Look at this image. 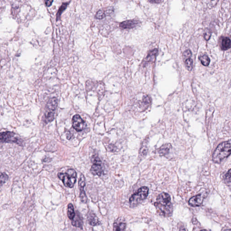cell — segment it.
Listing matches in <instances>:
<instances>
[{"instance_id":"obj_1","label":"cell","mask_w":231,"mask_h":231,"mask_svg":"<svg viewBox=\"0 0 231 231\" xmlns=\"http://www.w3.org/2000/svg\"><path fill=\"white\" fill-rule=\"evenodd\" d=\"M154 206L160 215L165 217L171 216L173 214V206L170 196L168 193H161L157 197Z\"/></svg>"},{"instance_id":"obj_2","label":"cell","mask_w":231,"mask_h":231,"mask_svg":"<svg viewBox=\"0 0 231 231\" xmlns=\"http://www.w3.org/2000/svg\"><path fill=\"white\" fill-rule=\"evenodd\" d=\"M231 154V140L219 144L213 154L212 159L215 163H219Z\"/></svg>"},{"instance_id":"obj_3","label":"cell","mask_w":231,"mask_h":231,"mask_svg":"<svg viewBox=\"0 0 231 231\" xmlns=\"http://www.w3.org/2000/svg\"><path fill=\"white\" fill-rule=\"evenodd\" d=\"M57 176L65 187L72 188L76 182L77 174L73 169H69L66 173H59Z\"/></svg>"},{"instance_id":"obj_4","label":"cell","mask_w":231,"mask_h":231,"mask_svg":"<svg viewBox=\"0 0 231 231\" xmlns=\"http://www.w3.org/2000/svg\"><path fill=\"white\" fill-rule=\"evenodd\" d=\"M149 188L146 187H143L140 188L137 192L132 195L129 200L131 206H136L137 205L145 200L149 194Z\"/></svg>"},{"instance_id":"obj_5","label":"cell","mask_w":231,"mask_h":231,"mask_svg":"<svg viewBox=\"0 0 231 231\" xmlns=\"http://www.w3.org/2000/svg\"><path fill=\"white\" fill-rule=\"evenodd\" d=\"M2 142L4 143H14L18 144H22V141L16 134L11 131L2 132L0 135Z\"/></svg>"},{"instance_id":"obj_6","label":"cell","mask_w":231,"mask_h":231,"mask_svg":"<svg viewBox=\"0 0 231 231\" xmlns=\"http://www.w3.org/2000/svg\"><path fill=\"white\" fill-rule=\"evenodd\" d=\"M91 161L93 164L90 169L92 174L93 175L101 176L103 173V170L100 159L98 156L93 155Z\"/></svg>"},{"instance_id":"obj_7","label":"cell","mask_w":231,"mask_h":231,"mask_svg":"<svg viewBox=\"0 0 231 231\" xmlns=\"http://www.w3.org/2000/svg\"><path fill=\"white\" fill-rule=\"evenodd\" d=\"M72 121L73 127L78 132L82 131L86 127L85 121L83 120L80 116L78 114L74 116Z\"/></svg>"},{"instance_id":"obj_8","label":"cell","mask_w":231,"mask_h":231,"mask_svg":"<svg viewBox=\"0 0 231 231\" xmlns=\"http://www.w3.org/2000/svg\"><path fill=\"white\" fill-rule=\"evenodd\" d=\"M192 53L190 50L185 51L183 53V59L186 68L189 71H191L193 68V60L192 58Z\"/></svg>"},{"instance_id":"obj_9","label":"cell","mask_w":231,"mask_h":231,"mask_svg":"<svg viewBox=\"0 0 231 231\" xmlns=\"http://www.w3.org/2000/svg\"><path fill=\"white\" fill-rule=\"evenodd\" d=\"M85 178L84 176L81 174L79 181V186L80 189V194H79V197L81 202L84 203H86L87 201V197L86 194L84 191V188L85 187Z\"/></svg>"},{"instance_id":"obj_10","label":"cell","mask_w":231,"mask_h":231,"mask_svg":"<svg viewBox=\"0 0 231 231\" xmlns=\"http://www.w3.org/2000/svg\"><path fill=\"white\" fill-rule=\"evenodd\" d=\"M139 23L140 21L136 20H127L120 23V27L122 29H133L138 26Z\"/></svg>"},{"instance_id":"obj_11","label":"cell","mask_w":231,"mask_h":231,"mask_svg":"<svg viewBox=\"0 0 231 231\" xmlns=\"http://www.w3.org/2000/svg\"><path fill=\"white\" fill-rule=\"evenodd\" d=\"M204 201V197L202 194L197 195L191 198L189 201V204L193 207L200 206Z\"/></svg>"},{"instance_id":"obj_12","label":"cell","mask_w":231,"mask_h":231,"mask_svg":"<svg viewBox=\"0 0 231 231\" xmlns=\"http://www.w3.org/2000/svg\"><path fill=\"white\" fill-rule=\"evenodd\" d=\"M57 98L53 97L50 99L46 105L47 111L54 112V111H55L57 107Z\"/></svg>"},{"instance_id":"obj_13","label":"cell","mask_w":231,"mask_h":231,"mask_svg":"<svg viewBox=\"0 0 231 231\" xmlns=\"http://www.w3.org/2000/svg\"><path fill=\"white\" fill-rule=\"evenodd\" d=\"M220 47L223 50H227L231 48V40L228 37H222L221 39Z\"/></svg>"},{"instance_id":"obj_14","label":"cell","mask_w":231,"mask_h":231,"mask_svg":"<svg viewBox=\"0 0 231 231\" xmlns=\"http://www.w3.org/2000/svg\"><path fill=\"white\" fill-rule=\"evenodd\" d=\"M114 12V9L113 7L110 8L109 10L106 11L105 13L103 10H100L98 11L95 15V18L97 20H102L106 17V15H110Z\"/></svg>"},{"instance_id":"obj_15","label":"cell","mask_w":231,"mask_h":231,"mask_svg":"<svg viewBox=\"0 0 231 231\" xmlns=\"http://www.w3.org/2000/svg\"><path fill=\"white\" fill-rule=\"evenodd\" d=\"M88 221L89 224L95 226L100 224V222L98 220V218L96 216V215L93 213H90L88 217Z\"/></svg>"},{"instance_id":"obj_16","label":"cell","mask_w":231,"mask_h":231,"mask_svg":"<svg viewBox=\"0 0 231 231\" xmlns=\"http://www.w3.org/2000/svg\"><path fill=\"white\" fill-rule=\"evenodd\" d=\"M71 224H72V225L73 226L82 229L83 221L81 217L79 215V214L78 213L77 215H75L74 218L72 220Z\"/></svg>"},{"instance_id":"obj_17","label":"cell","mask_w":231,"mask_h":231,"mask_svg":"<svg viewBox=\"0 0 231 231\" xmlns=\"http://www.w3.org/2000/svg\"><path fill=\"white\" fill-rule=\"evenodd\" d=\"M151 100L150 97L148 95H144L143 96L142 101L140 102V106L142 109H146L150 105Z\"/></svg>"},{"instance_id":"obj_18","label":"cell","mask_w":231,"mask_h":231,"mask_svg":"<svg viewBox=\"0 0 231 231\" xmlns=\"http://www.w3.org/2000/svg\"><path fill=\"white\" fill-rule=\"evenodd\" d=\"M172 147V145L170 144H166L162 145L159 150L158 152L160 155L163 156V155H166L168 154L169 152V150Z\"/></svg>"},{"instance_id":"obj_19","label":"cell","mask_w":231,"mask_h":231,"mask_svg":"<svg viewBox=\"0 0 231 231\" xmlns=\"http://www.w3.org/2000/svg\"><path fill=\"white\" fill-rule=\"evenodd\" d=\"M158 50L157 49H154L153 50L150 51L147 55V57L145 59V62H151L154 61L156 56L158 53Z\"/></svg>"},{"instance_id":"obj_20","label":"cell","mask_w":231,"mask_h":231,"mask_svg":"<svg viewBox=\"0 0 231 231\" xmlns=\"http://www.w3.org/2000/svg\"><path fill=\"white\" fill-rule=\"evenodd\" d=\"M126 228V224L122 222L116 221L113 224V229L116 231H123Z\"/></svg>"},{"instance_id":"obj_21","label":"cell","mask_w":231,"mask_h":231,"mask_svg":"<svg viewBox=\"0 0 231 231\" xmlns=\"http://www.w3.org/2000/svg\"><path fill=\"white\" fill-rule=\"evenodd\" d=\"M67 215L69 219L72 220L75 217V214L72 204H69L67 207Z\"/></svg>"},{"instance_id":"obj_22","label":"cell","mask_w":231,"mask_h":231,"mask_svg":"<svg viewBox=\"0 0 231 231\" xmlns=\"http://www.w3.org/2000/svg\"><path fill=\"white\" fill-rule=\"evenodd\" d=\"M199 59L201 61L202 64L204 66H208L210 64V59L206 55H203L200 57Z\"/></svg>"},{"instance_id":"obj_23","label":"cell","mask_w":231,"mask_h":231,"mask_svg":"<svg viewBox=\"0 0 231 231\" xmlns=\"http://www.w3.org/2000/svg\"><path fill=\"white\" fill-rule=\"evenodd\" d=\"M68 4L67 3H63L62 5H61V7H60V8L59 9L57 13V21H58L60 19L61 13H62L63 11L66 8V7H67Z\"/></svg>"},{"instance_id":"obj_24","label":"cell","mask_w":231,"mask_h":231,"mask_svg":"<svg viewBox=\"0 0 231 231\" xmlns=\"http://www.w3.org/2000/svg\"><path fill=\"white\" fill-rule=\"evenodd\" d=\"M9 177L6 173H2L1 176V186L4 184L6 182L8 181Z\"/></svg>"},{"instance_id":"obj_25","label":"cell","mask_w":231,"mask_h":231,"mask_svg":"<svg viewBox=\"0 0 231 231\" xmlns=\"http://www.w3.org/2000/svg\"><path fill=\"white\" fill-rule=\"evenodd\" d=\"M225 178L228 182H231V169L229 170L225 176Z\"/></svg>"},{"instance_id":"obj_26","label":"cell","mask_w":231,"mask_h":231,"mask_svg":"<svg viewBox=\"0 0 231 231\" xmlns=\"http://www.w3.org/2000/svg\"><path fill=\"white\" fill-rule=\"evenodd\" d=\"M44 1L46 5L48 7L51 6L53 2V0H44Z\"/></svg>"},{"instance_id":"obj_27","label":"cell","mask_w":231,"mask_h":231,"mask_svg":"<svg viewBox=\"0 0 231 231\" xmlns=\"http://www.w3.org/2000/svg\"><path fill=\"white\" fill-rule=\"evenodd\" d=\"M163 1L164 0H149V2L151 3H159Z\"/></svg>"},{"instance_id":"obj_28","label":"cell","mask_w":231,"mask_h":231,"mask_svg":"<svg viewBox=\"0 0 231 231\" xmlns=\"http://www.w3.org/2000/svg\"><path fill=\"white\" fill-rule=\"evenodd\" d=\"M211 34H210V33L208 34L207 33H206V34H205V38L206 40H208L210 38H211Z\"/></svg>"}]
</instances>
